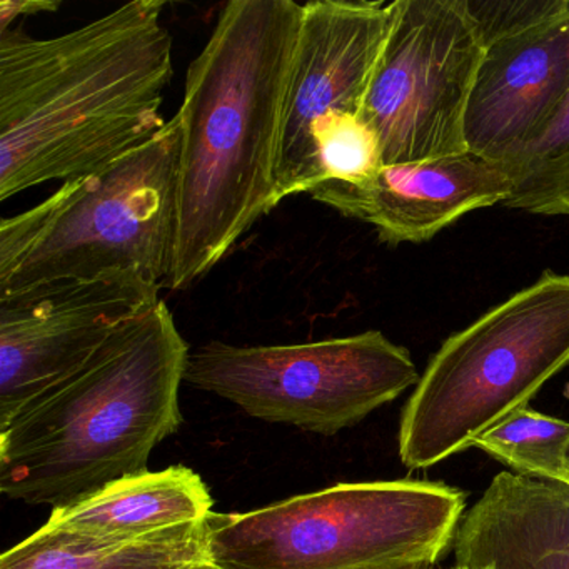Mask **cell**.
<instances>
[{
  "mask_svg": "<svg viewBox=\"0 0 569 569\" xmlns=\"http://www.w3.org/2000/svg\"><path fill=\"white\" fill-rule=\"evenodd\" d=\"M452 569H468V568H462V566H456L455 565V568H452Z\"/></svg>",
  "mask_w": 569,
  "mask_h": 569,
  "instance_id": "603a6c76",
  "label": "cell"
},
{
  "mask_svg": "<svg viewBox=\"0 0 569 569\" xmlns=\"http://www.w3.org/2000/svg\"><path fill=\"white\" fill-rule=\"evenodd\" d=\"M181 129L161 134L0 222V298L42 286L141 276L164 288L174 244Z\"/></svg>",
  "mask_w": 569,
  "mask_h": 569,
  "instance_id": "277c9868",
  "label": "cell"
},
{
  "mask_svg": "<svg viewBox=\"0 0 569 569\" xmlns=\"http://www.w3.org/2000/svg\"><path fill=\"white\" fill-rule=\"evenodd\" d=\"M161 0H136L51 39L0 34V202L136 151L168 126L174 74Z\"/></svg>",
  "mask_w": 569,
  "mask_h": 569,
  "instance_id": "7a4b0ae2",
  "label": "cell"
},
{
  "mask_svg": "<svg viewBox=\"0 0 569 569\" xmlns=\"http://www.w3.org/2000/svg\"><path fill=\"white\" fill-rule=\"evenodd\" d=\"M161 289L141 276L118 274L0 298V428L158 305Z\"/></svg>",
  "mask_w": 569,
  "mask_h": 569,
  "instance_id": "9c48e42d",
  "label": "cell"
},
{
  "mask_svg": "<svg viewBox=\"0 0 569 569\" xmlns=\"http://www.w3.org/2000/svg\"><path fill=\"white\" fill-rule=\"evenodd\" d=\"M311 142L318 174L316 188L326 182L362 184L385 168L378 134L359 114L321 116L311 126Z\"/></svg>",
  "mask_w": 569,
  "mask_h": 569,
  "instance_id": "ac0fdd59",
  "label": "cell"
},
{
  "mask_svg": "<svg viewBox=\"0 0 569 569\" xmlns=\"http://www.w3.org/2000/svg\"><path fill=\"white\" fill-rule=\"evenodd\" d=\"M181 569H221V568H218V566L212 565L211 561H208V559H204V561L194 562V565H188Z\"/></svg>",
  "mask_w": 569,
  "mask_h": 569,
  "instance_id": "44dd1931",
  "label": "cell"
},
{
  "mask_svg": "<svg viewBox=\"0 0 569 569\" xmlns=\"http://www.w3.org/2000/svg\"><path fill=\"white\" fill-rule=\"evenodd\" d=\"M508 168L472 152L385 166L362 184L326 182L311 198L346 218L371 224L388 244L425 242L476 209L505 204Z\"/></svg>",
  "mask_w": 569,
  "mask_h": 569,
  "instance_id": "7c38bea8",
  "label": "cell"
},
{
  "mask_svg": "<svg viewBox=\"0 0 569 569\" xmlns=\"http://www.w3.org/2000/svg\"><path fill=\"white\" fill-rule=\"evenodd\" d=\"M515 475L569 491V422L522 408L475 442Z\"/></svg>",
  "mask_w": 569,
  "mask_h": 569,
  "instance_id": "2e32d148",
  "label": "cell"
},
{
  "mask_svg": "<svg viewBox=\"0 0 569 569\" xmlns=\"http://www.w3.org/2000/svg\"><path fill=\"white\" fill-rule=\"evenodd\" d=\"M461 489L438 481L342 482L249 512H211L221 569H421L451 548Z\"/></svg>",
  "mask_w": 569,
  "mask_h": 569,
  "instance_id": "5b68a950",
  "label": "cell"
},
{
  "mask_svg": "<svg viewBox=\"0 0 569 569\" xmlns=\"http://www.w3.org/2000/svg\"><path fill=\"white\" fill-rule=\"evenodd\" d=\"M562 0H518V2H479L468 0L469 12L478 22L485 44L515 34L561 8Z\"/></svg>",
  "mask_w": 569,
  "mask_h": 569,
  "instance_id": "d6986e66",
  "label": "cell"
},
{
  "mask_svg": "<svg viewBox=\"0 0 569 569\" xmlns=\"http://www.w3.org/2000/svg\"><path fill=\"white\" fill-rule=\"evenodd\" d=\"M189 352L164 299L119 329L0 428L2 495L71 508L148 471L156 446L181 426Z\"/></svg>",
  "mask_w": 569,
  "mask_h": 569,
  "instance_id": "3957f363",
  "label": "cell"
},
{
  "mask_svg": "<svg viewBox=\"0 0 569 569\" xmlns=\"http://www.w3.org/2000/svg\"><path fill=\"white\" fill-rule=\"evenodd\" d=\"M486 44L468 0H396L359 118L385 166L468 152L466 111Z\"/></svg>",
  "mask_w": 569,
  "mask_h": 569,
  "instance_id": "ba28073f",
  "label": "cell"
},
{
  "mask_svg": "<svg viewBox=\"0 0 569 569\" xmlns=\"http://www.w3.org/2000/svg\"><path fill=\"white\" fill-rule=\"evenodd\" d=\"M208 519L142 536H101L46 522L0 569H181L208 559Z\"/></svg>",
  "mask_w": 569,
  "mask_h": 569,
  "instance_id": "9a60e30c",
  "label": "cell"
},
{
  "mask_svg": "<svg viewBox=\"0 0 569 569\" xmlns=\"http://www.w3.org/2000/svg\"><path fill=\"white\" fill-rule=\"evenodd\" d=\"M408 349L379 331L305 345L192 349L184 381L269 422L338 435L419 382Z\"/></svg>",
  "mask_w": 569,
  "mask_h": 569,
  "instance_id": "52a82bcc",
  "label": "cell"
},
{
  "mask_svg": "<svg viewBox=\"0 0 569 569\" xmlns=\"http://www.w3.org/2000/svg\"><path fill=\"white\" fill-rule=\"evenodd\" d=\"M211 495L186 466L129 476L71 508L52 509L48 525L101 536H142L206 521Z\"/></svg>",
  "mask_w": 569,
  "mask_h": 569,
  "instance_id": "5bb4252c",
  "label": "cell"
},
{
  "mask_svg": "<svg viewBox=\"0 0 569 569\" xmlns=\"http://www.w3.org/2000/svg\"><path fill=\"white\" fill-rule=\"evenodd\" d=\"M421 569H439V568H438V565H435V566H428V568H421Z\"/></svg>",
  "mask_w": 569,
  "mask_h": 569,
  "instance_id": "7402d4cb",
  "label": "cell"
},
{
  "mask_svg": "<svg viewBox=\"0 0 569 569\" xmlns=\"http://www.w3.org/2000/svg\"><path fill=\"white\" fill-rule=\"evenodd\" d=\"M391 18L392 2L316 0L302 6L276 172L279 204L316 188L311 126L328 112L359 114Z\"/></svg>",
  "mask_w": 569,
  "mask_h": 569,
  "instance_id": "30bf717a",
  "label": "cell"
},
{
  "mask_svg": "<svg viewBox=\"0 0 569 569\" xmlns=\"http://www.w3.org/2000/svg\"><path fill=\"white\" fill-rule=\"evenodd\" d=\"M505 206L546 216H569V88L538 138L508 168Z\"/></svg>",
  "mask_w": 569,
  "mask_h": 569,
  "instance_id": "e0dca14e",
  "label": "cell"
},
{
  "mask_svg": "<svg viewBox=\"0 0 569 569\" xmlns=\"http://www.w3.org/2000/svg\"><path fill=\"white\" fill-rule=\"evenodd\" d=\"M569 88V0L486 46L466 111L468 151L509 166L538 138Z\"/></svg>",
  "mask_w": 569,
  "mask_h": 569,
  "instance_id": "8fae6325",
  "label": "cell"
},
{
  "mask_svg": "<svg viewBox=\"0 0 569 569\" xmlns=\"http://www.w3.org/2000/svg\"><path fill=\"white\" fill-rule=\"evenodd\" d=\"M568 366L569 274L548 271L442 342L402 409V465L428 469L475 448Z\"/></svg>",
  "mask_w": 569,
  "mask_h": 569,
  "instance_id": "8992f818",
  "label": "cell"
},
{
  "mask_svg": "<svg viewBox=\"0 0 569 569\" xmlns=\"http://www.w3.org/2000/svg\"><path fill=\"white\" fill-rule=\"evenodd\" d=\"M468 569H569V491L499 472L465 512L452 542Z\"/></svg>",
  "mask_w": 569,
  "mask_h": 569,
  "instance_id": "4fadbf2b",
  "label": "cell"
},
{
  "mask_svg": "<svg viewBox=\"0 0 569 569\" xmlns=\"http://www.w3.org/2000/svg\"><path fill=\"white\" fill-rule=\"evenodd\" d=\"M59 0H2L0 2V34L11 31L16 19L26 16L52 14L59 11Z\"/></svg>",
  "mask_w": 569,
  "mask_h": 569,
  "instance_id": "ffe728a7",
  "label": "cell"
},
{
  "mask_svg": "<svg viewBox=\"0 0 569 569\" xmlns=\"http://www.w3.org/2000/svg\"><path fill=\"white\" fill-rule=\"evenodd\" d=\"M301 19L292 0H231L189 66L176 114L171 291L204 279L279 206L276 172Z\"/></svg>",
  "mask_w": 569,
  "mask_h": 569,
  "instance_id": "6da1fadb",
  "label": "cell"
}]
</instances>
